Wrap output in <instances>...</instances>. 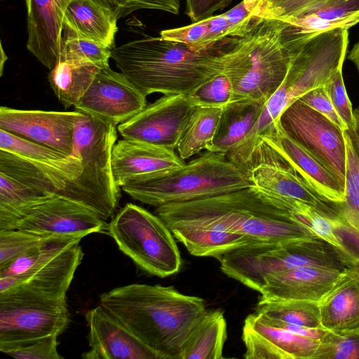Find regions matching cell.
Wrapping results in <instances>:
<instances>
[{"label": "cell", "mask_w": 359, "mask_h": 359, "mask_svg": "<svg viewBox=\"0 0 359 359\" xmlns=\"http://www.w3.org/2000/svg\"><path fill=\"white\" fill-rule=\"evenodd\" d=\"M176 239L196 257H217L245 246L316 237L293 213L254 186L156 207Z\"/></svg>", "instance_id": "6da1fadb"}, {"label": "cell", "mask_w": 359, "mask_h": 359, "mask_svg": "<svg viewBox=\"0 0 359 359\" xmlns=\"http://www.w3.org/2000/svg\"><path fill=\"white\" fill-rule=\"evenodd\" d=\"M99 303L158 359H181L187 339L208 311L202 298L157 284L118 287L102 293Z\"/></svg>", "instance_id": "7a4b0ae2"}, {"label": "cell", "mask_w": 359, "mask_h": 359, "mask_svg": "<svg viewBox=\"0 0 359 359\" xmlns=\"http://www.w3.org/2000/svg\"><path fill=\"white\" fill-rule=\"evenodd\" d=\"M226 39L211 48L196 50L161 36H145L113 48L111 58L147 96L154 93L189 95L223 70L226 49L222 47Z\"/></svg>", "instance_id": "3957f363"}, {"label": "cell", "mask_w": 359, "mask_h": 359, "mask_svg": "<svg viewBox=\"0 0 359 359\" xmlns=\"http://www.w3.org/2000/svg\"><path fill=\"white\" fill-rule=\"evenodd\" d=\"M283 26L280 20L259 18L225 50L223 72L233 86V102L266 103L283 82L299 49L285 44Z\"/></svg>", "instance_id": "277c9868"}, {"label": "cell", "mask_w": 359, "mask_h": 359, "mask_svg": "<svg viewBox=\"0 0 359 359\" xmlns=\"http://www.w3.org/2000/svg\"><path fill=\"white\" fill-rule=\"evenodd\" d=\"M252 185L245 170L225 155L207 151L165 174L121 187L133 199L158 207L226 194Z\"/></svg>", "instance_id": "5b68a950"}, {"label": "cell", "mask_w": 359, "mask_h": 359, "mask_svg": "<svg viewBox=\"0 0 359 359\" xmlns=\"http://www.w3.org/2000/svg\"><path fill=\"white\" fill-rule=\"evenodd\" d=\"M116 127L79 112L72 155L79 158L82 170L57 194L88 207L104 221L114 215L120 198L111 167Z\"/></svg>", "instance_id": "8992f818"}, {"label": "cell", "mask_w": 359, "mask_h": 359, "mask_svg": "<svg viewBox=\"0 0 359 359\" xmlns=\"http://www.w3.org/2000/svg\"><path fill=\"white\" fill-rule=\"evenodd\" d=\"M216 259L224 274L257 292L263 280L276 272L304 266L344 271L350 262L339 248L318 236L250 245Z\"/></svg>", "instance_id": "52a82bcc"}, {"label": "cell", "mask_w": 359, "mask_h": 359, "mask_svg": "<svg viewBox=\"0 0 359 359\" xmlns=\"http://www.w3.org/2000/svg\"><path fill=\"white\" fill-rule=\"evenodd\" d=\"M80 241H52L22 254L0 269V294L19 292L66 298L83 257Z\"/></svg>", "instance_id": "ba28073f"}, {"label": "cell", "mask_w": 359, "mask_h": 359, "mask_svg": "<svg viewBox=\"0 0 359 359\" xmlns=\"http://www.w3.org/2000/svg\"><path fill=\"white\" fill-rule=\"evenodd\" d=\"M108 232L120 250L148 273L165 278L180 271L175 238L157 215L127 203L108 224Z\"/></svg>", "instance_id": "9c48e42d"}, {"label": "cell", "mask_w": 359, "mask_h": 359, "mask_svg": "<svg viewBox=\"0 0 359 359\" xmlns=\"http://www.w3.org/2000/svg\"><path fill=\"white\" fill-rule=\"evenodd\" d=\"M69 322L66 298L19 292L0 294V344L59 336Z\"/></svg>", "instance_id": "30bf717a"}, {"label": "cell", "mask_w": 359, "mask_h": 359, "mask_svg": "<svg viewBox=\"0 0 359 359\" xmlns=\"http://www.w3.org/2000/svg\"><path fill=\"white\" fill-rule=\"evenodd\" d=\"M20 229L61 241L81 239L108 231L106 221L88 207L58 194H52L22 208L11 229Z\"/></svg>", "instance_id": "8fae6325"}, {"label": "cell", "mask_w": 359, "mask_h": 359, "mask_svg": "<svg viewBox=\"0 0 359 359\" xmlns=\"http://www.w3.org/2000/svg\"><path fill=\"white\" fill-rule=\"evenodd\" d=\"M267 158L279 160L290 166L324 200L334 204L345 202L344 186L334 172L287 134L280 121L261 136L247 169Z\"/></svg>", "instance_id": "7c38bea8"}, {"label": "cell", "mask_w": 359, "mask_h": 359, "mask_svg": "<svg viewBox=\"0 0 359 359\" xmlns=\"http://www.w3.org/2000/svg\"><path fill=\"white\" fill-rule=\"evenodd\" d=\"M280 123L287 134L325 163L344 186L346 143L341 128L299 100L283 112Z\"/></svg>", "instance_id": "4fadbf2b"}, {"label": "cell", "mask_w": 359, "mask_h": 359, "mask_svg": "<svg viewBox=\"0 0 359 359\" xmlns=\"http://www.w3.org/2000/svg\"><path fill=\"white\" fill-rule=\"evenodd\" d=\"M196 107L187 94L163 95L117 130L125 139L175 151Z\"/></svg>", "instance_id": "5bb4252c"}, {"label": "cell", "mask_w": 359, "mask_h": 359, "mask_svg": "<svg viewBox=\"0 0 359 359\" xmlns=\"http://www.w3.org/2000/svg\"><path fill=\"white\" fill-rule=\"evenodd\" d=\"M146 97L123 74L107 66L99 69L74 108L78 112L117 126L143 109Z\"/></svg>", "instance_id": "9a60e30c"}, {"label": "cell", "mask_w": 359, "mask_h": 359, "mask_svg": "<svg viewBox=\"0 0 359 359\" xmlns=\"http://www.w3.org/2000/svg\"><path fill=\"white\" fill-rule=\"evenodd\" d=\"M79 112L0 108V129L67 155L74 151Z\"/></svg>", "instance_id": "2e32d148"}, {"label": "cell", "mask_w": 359, "mask_h": 359, "mask_svg": "<svg viewBox=\"0 0 359 359\" xmlns=\"http://www.w3.org/2000/svg\"><path fill=\"white\" fill-rule=\"evenodd\" d=\"M242 339L246 359H313L320 344L269 323L256 311L245 318Z\"/></svg>", "instance_id": "e0dca14e"}, {"label": "cell", "mask_w": 359, "mask_h": 359, "mask_svg": "<svg viewBox=\"0 0 359 359\" xmlns=\"http://www.w3.org/2000/svg\"><path fill=\"white\" fill-rule=\"evenodd\" d=\"M89 350L84 359H158L157 355L100 304L85 313Z\"/></svg>", "instance_id": "ac0fdd59"}, {"label": "cell", "mask_w": 359, "mask_h": 359, "mask_svg": "<svg viewBox=\"0 0 359 359\" xmlns=\"http://www.w3.org/2000/svg\"><path fill=\"white\" fill-rule=\"evenodd\" d=\"M246 172L252 186L275 199L305 203L330 218L339 214L337 204L322 198L292 168L279 160L257 161Z\"/></svg>", "instance_id": "d6986e66"}, {"label": "cell", "mask_w": 359, "mask_h": 359, "mask_svg": "<svg viewBox=\"0 0 359 359\" xmlns=\"http://www.w3.org/2000/svg\"><path fill=\"white\" fill-rule=\"evenodd\" d=\"M185 164L175 151L125 139L115 143L111 167L119 187L165 174Z\"/></svg>", "instance_id": "ffe728a7"}, {"label": "cell", "mask_w": 359, "mask_h": 359, "mask_svg": "<svg viewBox=\"0 0 359 359\" xmlns=\"http://www.w3.org/2000/svg\"><path fill=\"white\" fill-rule=\"evenodd\" d=\"M71 1L25 0L27 48L50 70L60 55L65 13Z\"/></svg>", "instance_id": "44dd1931"}, {"label": "cell", "mask_w": 359, "mask_h": 359, "mask_svg": "<svg viewBox=\"0 0 359 359\" xmlns=\"http://www.w3.org/2000/svg\"><path fill=\"white\" fill-rule=\"evenodd\" d=\"M343 271L304 266L274 273L266 277L257 292L266 299H299L320 302Z\"/></svg>", "instance_id": "7402d4cb"}, {"label": "cell", "mask_w": 359, "mask_h": 359, "mask_svg": "<svg viewBox=\"0 0 359 359\" xmlns=\"http://www.w3.org/2000/svg\"><path fill=\"white\" fill-rule=\"evenodd\" d=\"M321 326L334 333L359 329V276L351 268L343 271L319 302Z\"/></svg>", "instance_id": "603a6c76"}, {"label": "cell", "mask_w": 359, "mask_h": 359, "mask_svg": "<svg viewBox=\"0 0 359 359\" xmlns=\"http://www.w3.org/2000/svg\"><path fill=\"white\" fill-rule=\"evenodd\" d=\"M0 173L48 195L57 194L79 175L0 149Z\"/></svg>", "instance_id": "cb8c5ba5"}, {"label": "cell", "mask_w": 359, "mask_h": 359, "mask_svg": "<svg viewBox=\"0 0 359 359\" xmlns=\"http://www.w3.org/2000/svg\"><path fill=\"white\" fill-rule=\"evenodd\" d=\"M64 23L84 39L114 48L117 21L92 0H72L65 13Z\"/></svg>", "instance_id": "d4e9b609"}, {"label": "cell", "mask_w": 359, "mask_h": 359, "mask_svg": "<svg viewBox=\"0 0 359 359\" xmlns=\"http://www.w3.org/2000/svg\"><path fill=\"white\" fill-rule=\"evenodd\" d=\"M265 103L242 101L224 108L212 144L206 151L226 155L250 132Z\"/></svg>", "instance_id": "484cf974"}, {"label": "cell", "mask_w": 359, "mask_h": 359, "mask_svg": "<svg viewBox=\"0 0 359 359\" xmlns=\"http://www.w3.org/2000/svg\"><path fill=\"white\" fill-rule=\"evenodd\" d=\"M100 68L91 62L59 60L48 74L49 84L65 108L74 107L86 93Z\"/></svg>", "instance_id": "4316f807"}, {"label": "cell", "mask_w": 359, "mask_h": 359, "mask_svg": "<svg viewBox=\"0 0 359 359\" xmlns=\"http://www.w3.org/2000/svg\"><path fill=\"white\" fill-rule=\"evenodd\" d=\"M226 327V321L222 310L208 311L187 339L181 359L224 358Z\"/></svg>", "instance_id": "83f0119b"}, {"label": "cell", "mask_w": 359, "mask_h": 359, "mask_svg": "<svg viewBox=\"0 0 359 359\" xmlns=\"http://www.w3.org/2000/svg\"><path fill=\"white\" fill-rule=\"evenodd\" d=\"M224 108L197 106L178 142L179 156L185 160L212 144Z\"/></svg>", "instance_id": "f1b7e54d"}, {"label": "cell", "mask_w": 359, "mask_h": 359, "mask_svg": "<svg viewBox=\"0 0 359 359\" xmlns=\"http://www.w3.org/2000/svg\"><path fill=\"white\" fill-rule=\"evenodd\" d=\"M0 149L45 165L78 175H80L82 170L79 157L65 154L2 129H0Z\"/></svg>", "instance_id": "f546056e"}, {"label": "cell", "mask_w": 359, "mask_h": 359, "mask_svg": "<svg viewBox=\"0 0 359 359\" xmlns=\"http://www.w3.org/2000/svg\"><path fill=\"white\" fill-rule=\"evenodd\" d=\"M269 318L310 327H323L319 302L259 297L255 311Z\"/></svg>", "instance_id": "4dcf8cb0"}, {"label": "cell", "mask_w": 359, "mask_h": 359, "mask_svg": "<svg viewBox=\"0 0 359 359\" xmlns=\"http://www.w3.org/2000/svg\"><path fill=\"white\" fill-rule=\"evenodd\" d=\"M48 196L0 173V230L11 229L20 210Z\"/></svg>", "instance_id": "1f68e13d"}, {"label": "cell", "mask_w": 359, "mask_h": 359, "mask_svg": "<svg viewBox=\"0 0 359 359\" xmlns=\"http://www.w3.org/2000/svg\"><path fill=\"white\" fill-rule=\"evenodd\" d=\"M111 49L79 36L65 24L58 60H75L93 63L100 67L109 66Z\"/></svg>", "instance_id": "d6a6232c"}, {"label": "cell", "mask_w": 359, "mask_h": 359, "mask_svg": "<svg viewBox=\"0 0 359 359\" xmlns=\"http://www.w3.org/2000/svg\"><path fill=\"white\" fill-rule=\"evenodd\" d=\"M58 241L61 240L18 229L0 230V269L8 266L22 254L34 248Z\"/></svg>", "instance_id": "836d02e7"}, {"label": "cell", "mask_w": 359, "mask_h": 359, "mask_svg": "<svg viewBox=\"0 0 359 359\" xmlns=\"http://www.w3.org/2000/svg\"><path fill=\"white\" fill-rule=\"evenodd\" d=\"M344 135L346 143V201L337 204V207L342 214L359 220V155L346 129L344 130Z\"/></svg>", "instance_id": "e575fe53"}, {"label": "cell", "mask_w": 359, "mask_h": 359, "mask_svg": "<svg viewBox=\"0 0 359 359\" xmlns=\"http://www.w3.org/2000/svg\"><path fill=\"white\" fill-rule=\"evenodd\" d=\"M189 95L196 106L224 108L233 102V88L231 80L222 70Z\"/></svg>", "instance_id": "d590c367"}, {"label": "cell", "mask_w": 359, "mask_h": 359, "mask_svg": "<svg viewBox=\"0 0 359 359\" xmlns=\"http://www.w3.org/2000/svg\"><path fill=\"white\" fill-rule=\"evenodd\" d=\"M313 359H359V329L345 333L328 331Z\"/></svg>", "instance_id": "8d00e7d4"}, {"label": "cell", "mask_w": 359, "mask_h": 359, "mask_svg": "<svg viewBox=\"0 0 359 359\" xmlns=\"http://www.w3.org/2000/svg\"><path fill=\"white\" fill-rule=\"evenodd\" d=\"M58 336L51 335L37 339L0 344V351L18 359H61L57 346Z\"/></svg>", "instance_id": "74e56055"}, {"label": "cell", "mask_w": 359, "mask_h": 359, "mask_svg": "<svg viewBox=\"0 0 359 359\" xmlns=\"http://www.w3.org/2000/svg\"><path fill=\"white\" fill-rule=\"evenodd\" d=\"M116 21L141 9L178 14L180 0H92Z\"/></svg>", "instance_id": "f35d334b"}, {"label": "cell", "mask_w": 359, "mask_h": 359, "mask_svg": "<svg viewBox=\"0 0 359 359\" xmlns=\"http://www.w3.org/2000/svg\"><path fill=\"white\" fill-rule=\"evenodd\" d=\"M304 15L339 22L349 29L359 23V0H323Z\"/></svg>", "instance_id": "ab89813d"}, {"label": "cell", "mask_w": 359, "mask_h": 359, "mask_svg": "<svg viewBox=\"0 0 359 359\" xmlns=\"http://www.w3.org/2000/svg\"><path fill=\"white\" fill-rule=\"evenodd\" d=\"M330 221L341 252L348 257L350 262H359V220L339 212L337 216L330 218Z\"/></svg>", "instance_id": "60d3db41"}, {"label": "cell", "mask_w": 359, "mask_h": 359, "mask_svg": "<svg viewBox=\"0 0 359 359\" xmlns=\"http://www.w3.org/2000/svg\"><path fill=\"white\" fill-rule=\"evenodd\" d=\"M342 67L343 64L335 69L325 86L336 111L346 129L350 130L355 126V120L354 111L346 91L342 76Z\"/></svg>", "instance_id": "b9f144b4"}, {"label": "cell", "mask_w": 359, "mask_h": 359, "mask_svg": "<svg viewBox=\"0 0 359 359\" xmlns=\"http://www.w3.org/2000/svg\"><path fill=\"white\" fill-rule=\"evenodd\" d=\"M321 1L322 0H267L262 18H300Z\"/></svg>", "instance_id": "7bdbcfd3"}, {"label": "cell", "mask_w": 359, "mask_h": 359, "mask_svg": "<svg viewBox=\"0 0 359 359\" xmlns=\"http://www.w3.org/2000/svg\"><path fill=\"white\" fill-rule=\"evenodd\" d=\"M298 100L327 117L343 130L346 129L332 103L325 85L308 91Z\"/></svg>", "instance_id": "ee69618b"}, {"label": "cell", "mask_w": 359, "mask_h": 359, "mask_svg": "<svg viewBox=\"0 0 359 359\" xmlns=\"http://www.w3.org/2000/svg\"><path fill=\"white\" fill-rule=\"evenodd\" d=\"M231 0H186V14L193 22L208 18L229 5Z\"/></svg>", "instance_id": "f6af8a7d"}, {"label": "cell", "mask_w": 359, "mask_h": 359, "mask_svg": "<svg viewBox=\"0 0 359 359\" xmlns=\"http://www.w3.org/2000/svg\"><path fill=\"white\" fill-rule=\"evenodd\" d=\"M355 120V126L350 130H347L355 150L359 155V107L354 110Z\"/></svg>", "instance_id": "bcb514c9"}, {"label": "cell", "mask_w": 359, "mask_h": 359, "mask_svg": "<svg viewBox=\"0 0 359 359\" xmlns=\"http://www.w3.org/2000/svg\"><path fill=\"white\" fill-rule=\"evenodd\" d=\"M348 58L354 64L359 73V41L353 46L348 55Z\"/></svg>", "instance_id": "7dc6e473"}, {"label": "cell", "mask_w": 359, "mask_h": 359, "mask_svg": "<svg viewBox=\"0 0 359 359\" xmlns=\"http://www.w3.org/2000/svg\"><path fill=\"white\" fill-rule=\"evenodd\" d=\"M8 57L3 48L2 44L1 43V57H0V75L2 76L4 67Z\"/></svg>", "instance_id": "c3c4849f"}, {"label": "cell", "mask_w": 359, "mask_h": 359, "mask_svg": "<svg viewBox=\"0 0 359 359\" xmlns=\"http://www.w3.org/2000/svg\"><path fill=\"white\" fill-rule=\"evenodd\" d=\"M348 268L352 269L359 276V262H350Z\"/></svg>", "instance_id": "681fc988"}, {"label": "cell", "mask_w": 359, "mask_h": 359, "mask_svg": "<svg viewBox=\"0 0 359 359\" xmlns=\"http://www.w3.org/2000/svg\"><path fill=\"white\" fill-rule=\"evenodd\" d=\"M2 1V0H1Z\"/></svg>", "instance_id": "f907efd6"}]
</instances>
